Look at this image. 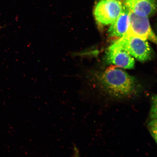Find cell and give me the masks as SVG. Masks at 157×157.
<instances>
[{
  "label": "cell",
  "mask_w": 157,
  "mask_h": 157,
  "mask_svg": "<svg viewBox=\"0 0 157 157\" xmlns=\"http://www.w3.org/2000/svg\"><path fill=\"white\" fill-rule=\"evenodd\" d=\"M99 91L114 99H129L137 97L143 88L133 76L117 67L111 66L98 76Z\"/></svg>",
  "instance_id": "6da1fadb"
},
{
  "label": "cell",
  "mask_w": 157,
  "mask_h": 157,
  "mask_svg": "<svg viewBox=\"0 0 157 157\" xmlns=\"http://www.w3.org/2000/svg\"><path fill=\"white\" fill-rule=\"evenodd\" d=\"M113 45L126 51L140 62H145L151 58L152 50L147 40L124 35L114 42Z\"/></svg>",
  "instance_id": "7a4b0ae2"
},
{
  "label": "cell",
  "mask_w": 157,
  "mask_h": 157,
  "mask_svg": "<svg viewBox=\"0 0 157 157\" xmlns=\"http://www.w3.org/2000/svg\"><path fill=\"white\" fill-rule=\"evenodd\" d=\"M123 6L120 0H100L94 8V17L100 25H111L120 14Z\"/></svg>",
  "instance_id": "3957f363"
},
{
  "label": "cell",
  "mask_w": 157,
  "mask_h": 157,
  "mask_svg": "<svg viewBox=\"0 0 157 157\" xmlns=\"http://www.w3.org/2000/svg\"><path fill=\"white\" fill-rule=\"evenodd\" d=\"M124 35L156 43V37L151 28L148 17L141 16L130 11L129 25Z\"/></svg>",
  "instance_id": "277c9868"
},
{
  "label": "cell",
  "mask_w": 157,
  "mask_h": 157,
  "mask_svg": "<svg viewBox=\"0 0 157 157\" xmlns=\"http://www.w3.org/2000/svg\"><path fill=\"white\" fill-rule=\"evenodd\" d=\"M106 59L108 63L125 69H132L135 64L134 59L126 51L112 44L108 48Z\"/></svg>",
  "instance_id": "5b68a950"
},
{
  "label": "cell",
  "mask_w": 157,
  "mask_h": 157,
  "mask_svg": "<svg viewBox=\"0 0 157 157\" xmlns=\"http://www.w3.org/2000/svg\"><path fill=\"white\" fill-rule=\"evenodd\" d=\"M123 4L129 11L141 16L151 17L156 11V0H124Z\"/></svg>",
  "instance_id": "8992f818"
},
{
  "label": "cell",
  "mask_w": 157,
  "mask_h": 157,
  "mask_svg": "<svg viewBox=\"0 0 157 157\" xmlns=\"http://www.w3.org/2000/svg\"><path fill=\"white\" fill-rule=\"evenodd\" d=\"M129 11L123 4L120 14L111 23L108 30L109 36L111 38H121L126 33L129 23Z\"/></svg>",
  "instance_id": "52a82bcc"
},
{
  "label": "cell",
  "mask_w": 157,
  "mask_h": 157,
  "mask_svg": "<svg viewBox=\"0 0 157 157\" xmlns=\"http://www.w3.org/2000/svg\"><path fill=\"white\" fill-rule=\"evenodd\" d=\"M148 128L149 131L154 138L155 142H157V119H152L148 124Z\"/></svg>",
  "instance_id": "ba28073f"
},
{
  "label": "cell",
  "mask_w": 157,
  "mask_h": 157,
  "mask_svg": "<svg viewBox=\"0 0 157 157\" xmlns=\"http://www.w3.org/2000/svg\"><path fill=\"white\" fill-rule=\"evenodd\" d=\"M150 118L156 119L157 118V97L156 95L152 98V106L150 113Z\"/></svg>",
  "instance_id": "9c48e42d"
}]
</instances>
